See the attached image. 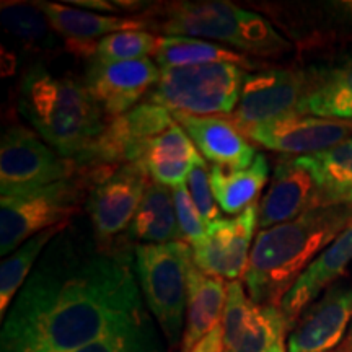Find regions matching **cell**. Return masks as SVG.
Listing matches in <instances>:
<instances>
[{
    "instance_id": "1",
    "label": "cell",
    "mask_w": 352,
    "mask_h": 352,
    "mask_svg": "<svg viewBox=\"0 0 352 352\" xmlns=\"http://www.w3.org/2000/svg\"><path fill=\"white\" fill-rule=\"evenodd\" d=\"M134 258L122 241L98 248L60 233L12 303L0 352H76L142 323Z\"/></svg>"
},
{
    "instance_id": "2",
    "label": "cell",
    "mask_w": 352,
    "mask_h": 352,
    "mask_svg": "<svg viewBox=\"0 0 352 352\" xmlns=\"http://www.w3.org/2000/svg\"><path fill=\"white\" fill-rule=\"evenodd\" d=\"M352 220V206H321L290 222L261 230L254 240L243 284L258 305H276L303 271Z\"/></svg>"
},
{
    "instance_id": "3",
    "label": "cell",
    "mask_w": 352,
    "mask_h": 352,
    "mask_svg": "<svg viewBox=\"0 0 352 352\" xmlns=\"http://www.w3.org/2000/svg\"><path fill=\"white\" fill-rule=\"evenodd\" d=\"M16 107L47 145L74 162L90 151L109 120L83 83L33 65L16 85Z\"/></svg>"
},
{
    "instance_id": "4",
    "label": "cell",
    "mask_w": 352,
    "mask_h": 352,
    "mask_svg": "<svg viewBox=\"0 0 352 352\" xmlns=\"http://www.w3.org/2000/svg\"><path fill=\"white\" fill-rule=\"evenodd\" d=\"M148 26L166 36H188L219 41L259 59L279 57L292 44L258 13L220 0L168 2L144 15Z\"/></svg>"
},
{
    "instance_id": "5",
    "label": "cell",
    "mask_w": 352,
    "mask_h": 352,
    "mask_svg": "<svg viewBox=\"0 0 352 352\" xmlns=\"http://www.w3.org/2000/svg\"><path fill=\"white\" fill-rule=\"evenodd\" d=\"M100 182L91 170L50 186L2 196L0 199V254L7 256L47 228L70 222L85 206L90 189Z\"/></svg>"
},
{
    "instance_id": "6",
    "label": "cell",
    "mask_w": 352,
    "mask_h": 352,
    "mask_svg": "<svg viewBox=\"0 0 352 352\" xmlns=\"http://www.w3.org/2000/svg\"><path fill=\"white\" fill-rule=\"evenodd\" d=\"M135 272L142 296L170 349L182 344L192 250L186 241L135 245Z\"/></svg>"
},
{
    "instance_id": "7",
    "label": "cell",
    "mask_w": 352,
    "mask_h": 352,
    "mask_svg": "<svg viewBox=\"0 0 352 352\" xmlns=\"http://www.w3.org/2000/svg\"><path fill=\"white\" fill-rule=\"evenodd\" d=\"M248 72L230 63L162 70L147 101L191 116H230L239 107Z\"/></svg>"
},
{
    "instance_id": "8",
    "label": "cell",
    "mask_w": 352,
    "mask_h": 352,
    "mask_svg": "<svg viewBox=\"0 0 352 352\" xmlns=\"http://www.w3.org/2000/svg\"><path fill=\"white\" fill-rule=\"evenodd\" d=\"M80 173L72 158L57 153L36 131L21 124L8 126L0 142L2 196L50 186Z\"/></svg>"
},
{
    "instance_id": "9",
    "label": "cell",
    "mask_w": 352,
    "mask_h": 352,
    "mask_svg": "<svg viewBox=\"0 0 352 352\" xmlns=\"http://www.w3.org/2000/svg\"><path fill=\"white\" fill-rule=\"evenodd\" d=\"M175 122L168 109L145 100L131 111L109 121L90 151L76 164L80 170L118 168L124 164H138L147 145Z\"/></svg>"
},
{
    "instance_id": "10",
    "label": "cell",
    "mask_w": 352,
    "mask_h": 352,
    "mask_svg": "<svg viewBox=\"0 0 352 352\" xmlns=\"http://www.w3.org/2000/svg\"><path fill=\"white\" fill-rule=\"evenodd\" d=\"M151 176L140 164H124L96 183L88 192L85 209L90 215L98 248H111L120 233L129 230Z\"/></svg>"
},
{
    "instance_id": "11",
    "label": "cell",
    "mask_w": 352,
    "mask_h": 352,
    "mask_svg": "<svg viewBox=\"0 0 352 352\" xmlns=\"http://www.w3.org/2000/svg\"><path fill=\"white\" fill-rule=\"evenodd\" d=\"M223 346L230 352H285L292 324L280 307L258 305L239 280L227 284L222 316Z\"/></svg>"
},
{
    "instance_id": "12",
    "label": "cell",
    "mask_w": 352,
    "mask_h": 352,
    "mask_svg": "<svg viewBox=\"0 0 352 352\" xmlns=\"http://www.w3.org/2000/svg\"><path fill=\"white\" fill-rule=\"evenodd\" d=\"M305 88L303 70L274 67L248 74L239 107L227 116L240 131L297 113Z\"/></svg>"
},
{
    "instance_id": "13",
    "label": "cell",
    "mask_w": 352,
    "mask_h": 352,
    "mask_svg": "<svg viewBox=\"0 0 352 352\" xmlns=\"http://www.w3.org/2000/svg\"><path fill=\"white\" fill-rule=\"evenodd\" d=\"M162 70L151 59L107 63L88 59L83 85L109 121L139 104L160 80Z\"/></svg>"
},
{
    "instance_id": "14",
    "label": "cell",
    "mask_w": 352,
    "mask_h": 352,
    "mask_svg": "<svg viewBox=\"0 0 352 352\" xmlns=\"http://www.w3.org/2000/svg\"><path fill=\"white\" fill-rule=\"evenodd\" d=\"M258 222L259 204L250 206L232 219L222 217L210 222L206 240L191 246L195 266L204 274L230 279L232 283L243 277Z\"/></svg>"
},
{
    "instance_id": "15",
    "label": "cell",
    "mask_w": 352,
    "mask_h": 352,
    "mask_svg": "<svg viewBox=\"0 0 352 352\" xmlns=\"http://www.w3.org/2000/svg\"><path fill=\"white\" fill-rule=\"evenodd\" d=\"M241 132L254 144L270 151L315 155L351 139L352 121L327 120L294 113Z\"/></svg>"
},
{
    "instance_id": "16",
    "label": "cell",
    "mask_w": 352,
    "mask_h": 352,
    "mask_svg": "<svg viewBox=\"0 0 352 352\" xmlns=\"http://www.w3.org/2000/svg\"><path fill=\"white\" fill-rule=\"evenodd\" d=\"M352 321V285H331L297 320L287 338L289 352H331Z\"/></svg>"
},
{
    "instance_id": "17",
    "label": "cell",
    "mask_w": 352,
    "mask_h": 352,
    "mask_svg": "<svg viewBox=\"0 0 352 352\" xmlns=\"http://www.w3.org/2000/svg\"><path fill=\"white\" fill-rule=\"evenodd\" d=\"M298 114L352 121V51L303 70Z\"/></svg>"
},
{
    "instance_id": "18",
    "label": "cell",
    "mask_w": 352,
    "mask_h": 352,
    "mask_svg": "<svg viewBox=\"0 0 352 352\" xmlns=\"http://www.w3.org/2000/svg\"><path fill=\"white\" fill-rule=\"evenodd\" d=\"M41 8L52 30L65 39L69 50L85 59H91L96 52L95 39L107 38L121 32H142L148 23L144 16H109L88 10H78L65 3L36 2Z\"/></svg>"
},
{
    "instance_id": "19",
    "label": "cell",
    "mask_w": 352,
    "mask_h": 352,
    "mask_svg": "<svg viewBox=\"0 0 352 352\" xmlns=\"http://www.w3.org/2000/svg\"><path fill=\"white\" fill-rule=\"evenodd\" d=\"M175 121L212 165L245 170L256 158V148L227 116H191L173 113Z\"/></svg>"
},
{
    "instance_id": "20",
    "label": "cell",
    "mask_w": 352,
    "mask_h": 352,
    "mask_svg": "<svg viewBox=\"0 0 352 352\" xmlns=\"http://www.w3.org/2000/svg\"><path fill=\"white\" fill-rule=\"evenodd\" d=\"M316 208V186L310 171L296 158H285L276 165L270 189L259 204L261 230L290 222Z\"/></svg>"
},
{
    "instance_id": "21",
    "label": "cell",
    "mask_w": 352,
    "mask_h": 352,
    "mask_svg": "<svg viewBox=\"0 0 352 352\" xmlns=\"http://www.w3.org/2000/svg\"><path fill=\"white\" fill-rule=\"evenodd\" d=\"M352 263V220L340 236L323 250L314 263L303 271L292 289L285 294L280 302V310L284 311L289 323H297L303 311L314 303L321 292H327L334 280L344 274Z\"/></svg>"
},
{
    "instance_id": "22",
    "label": "cell",
    "mask_w": 352,
    "mask_h": 352,
    "mask_svg": "<svg viewBox=\"0 0 352 352\" xmlns=\"http://www.w3.org/2000/svg\"><path fill=\"white\" fill-rule=\"evenodd\" d=\"M227 302V284L222 277L208 276L197 270L195 263L189 267L186 324L179 352H189L222 323Z\"/></svg>"
},
{
    "instance_id": "23",
    "label": "cell",
    "mask_w": 352,
    "mask_h": 352,
    "mask_svg": "<svg viewBox=\"0 0 352 352\" xmlns=\"http://www.w3.org/2000/svg\"><path fill=\"white\" fill-rule=\"evenodd\" d=\"M199 155L186 131L175 122L168 131L147 145L138 164L142 165L153 183L178 188L188 179L192 164Z\"/></svg>"
},
{
    "instance_id": "24",
    "label": "cell",
    "mask_w": 352,
    "mask_h": 352,
    "mask_svg": "<svg viewBox=\"0 0 352 352\" xmlns=\"http://www.w3.org/2000/svg\"><path fill=\"white\" fill-rule=\"evenodd\" d=\"M296 160L310 171L316 186V208L352 206V138L336 147Z\"/></svg>"
},
{
    "instance_id": "25",
    "label": "cell",
    "mask_w": 352,
    "mask_h": 352,
    "mask_svg": "<svg viewBox=\"0 0 352 352\" xmlns=\"http://www.w3.org/2000/svg\"><path fill=\"white\" fill-rule=\"evenodd\" d=\"M270 178V164L264 153H258L248 168L230 170L210 165V184L219 208L226 214L239 215L256 204V199Z\"/></svg>"
},
{
    "instance_id": "26",
    "label": "cell",
    "mask_w": 352,
    "mask_h": 352,
    "mask_svg": "<svg viewBox=\"0 0 352 352\" xmlns=\"http://www.w3.org/2000/svg\"><path fill=\"white\" fill-rule=\"evenodd\" d=\"M129 235L142 245L183 241L171 189L153 182L148 184L129 226Z\"/></svg>"
},
{
    "instance_id": "27",
    "label": "cell",
    "mask_w": 352,
    "mask_h": 352,
    "mask_svg": "<svg viewBox=\"0 0 352 352\" xmlns=\"http://www.w3.org/2000/svg\"><path fill=\"white\" fill-rule=\"evenodd\" d=\"M155 63L162 70L192 67V65L230 63L245 70H256L258 63L241 52L227 50L217 43L188 36H160L155 54Z\"/></svg>"
},
{
    "instance_id": "28",
    "label": "cell",
    "mask_w": 352,
    "mask_h": 352,
    "mask_svg": "<svg viewBox=\"0 0 352 352\" xmlns=\"http://www.w3.org/2000/svg\"><path fill=\"white\" fill-rule=\"evenodd\" d=\"M69 226L70 222H65L38 233L33 239L25 241L15 253L3 259L2 266H0V315H2V320H6V311L10 310L12 303L15 302L19 292L23 289L25 283L33 272V264L41 256L43 250L50 246L56 236L67 230Z\"/></svg>"
},
{
    "instance_id": "29",
    "label": "cell",
    "mask_w": 352,
    "mask_h": 352,
    "mask_svg": "<svg viewBox=\"0 0 352 352\" xmlns=\"http://www.w3.org/2000/svg\"><path fill=\"white\" fill-rule=\"evenodd\" d=\"M2 25L30 50H47L56 44L54 30L38 3L2 2Z\"/></svg>"
},
{
    "instance_id": "30",
    "label": "cell",
    "mask_w": 352,
    "mask_h": 352,
    "mask_svg": "<svg viewBox=\"0 0 352 352\" xmlns=\"http://www.w3.org/2000/svg\"><path fill=\"white\" fill-rule=\"evenodd\" d=\"M158 44H160V36L144 32V30L114 33L100 39L94 57L107 60V63L148 59V56L157 52Z\"/></svg>"
},
{
    "instance_id": "31",
    "label": "cell",
    "mask_w": 352,
    "mask_h": 352,
    "mask_svg": "<svg viewBox=\"0 0 352 352\" xmlns=\"http://www.w3.org/2000/svg\"><path fill=\"white\" fill-rule=\"evenodd\" d=\"M76 352H164L151 318L124 331L111 334Z\"/></svg>"
},
{
    "instance_id": "32",
    "label": "cell",
    "mask_w": 352,
    "mask_h": 352,
    "mask_svg": "<svg viewBox=\"0 0 352 352\" xmlns=\"http://www.w3.org/2000/svg\"><path fill=\"white\" fill-rule=\"evenodd\" d=\"M171 192H173L176 217H178V226L183 241H186L191 246L201 243L208 236L209 222L202 217V214L199 212V209H197V206L195 204V201H192L184 184L173 188Z\"/></svg>"
},
{
    "instance_id": "33",
    "label": "cell",
    "mask_w": 352,
    "mask_h": 352,
    "mask_svg": "<svg viewBox=\"0 0 352 352\" xmlns=\"http://www.w3.org/2000/svg\"><path fill=\"white\" fill-rule=\"evenodd\" d=\"M186 183L189 195H191L202 217L208 220L209 223L222 219L219 204L214 197L212 184H210V166H208L202 155L197 157L195 164H192Z\"/></svg>"
},
{
    "instance_id": "34",
    "label": "cell",
    "mask_w": 352,
    "mask_h": 352,
    "mask_svg": "<svg viewBox=\"0 0 352 352\" xmlns=\"http://www.w3.org/2000/svg\"><path fill=\"white\" fill-rule=\"evenodd\" d=\"M223 329L222 323L214 328L208 336L202 338L197 344L189 352H223Z\"/></svg>"
},
{
    "instance_id": "35",
    "label": "cell",
    "mask_w": 352,
    "mask_h": 352,
    "mask_svg": "<svg viewBox=\"0 0 352 352\" xmlns=\"http://www.w3.org/2000/svg\"><path fill=\"white\" fill-rule=\"evenodd\" d=\"M72 7H85L96 12H120L121 8L114 2H104V0H70Z\"/></svg>"
},
{
    "instance_id": "36",
    "label": "cell",
    "mask_w": 352,
    "mask_h": 352,
    "mask_svg": "<svg viewBox=\"0 0 352 352\" xmlns=\"http://www.w3.org/2000/svg\"><path fill=\"white\" fill-rule=\"evenodd\" d=\"M333 13H336L338 20H344L347 25H352V2H333L328 3Z\"/></svg>"
},
{
    "instance_id": "37",
    "label": "cell",
    "mask_w": 352,
    "mask_h": 352,
    "mask_svg": "<svg viewBox=\"0 0 352 352\" xmlns=\"http://www.w3.org/2000/svg\"><path fill=\"white\" fill-rule=\"evenodd\" d=\"M346 351H352V323H351V328H349V336H347V344H346Z\"/></svg>"
},
{
    "instance_id": "38",
    "label": "cell",
    "mask_w": 352,
    "mask_h": 352,
    "mask_svg": "<svg viewBox=\"0 0 352 352\" xmlns=\"http://www.w3.org/2000/svg\"><path fill=\"white\" fill-rule=\"evenodd\" d=\"M342 352H352V351H342Z\"/></svg>"
},
{
    "instance_id": "39",
    "label": "cell",
    "mask_w": 352,
    "mask_h": 352,
    "mask_svg": "<svg viewBox=\"0 0 352 352\" xmlns=\"http://www.w3.org/2000/svg\"><path fill=\"white\" fill-rule=\"evenodd\" d=\"M223 352H230V351H223Z\"/></svg>"
}]
</instances>
